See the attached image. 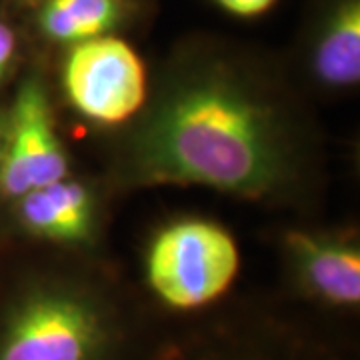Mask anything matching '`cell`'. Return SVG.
Listing matches in <instances>:
<instances>
[{"instance_id": "6da1fadb", "label": "cell", "mask_w": 360, "mask_h": 360, "mask_svg": "<svg viewBox=\"0 0 360 360\" xmlns=\"http://www.w3.org/2000/svg\"><path fill=\"white\" fill-rule=\"evenodd\" d=\"M130 172L146 184H196L260 198L290 174L284 130L270 104L232 70L176 78L132 142Z\"/></svg>"}, {"instance_id": "7a4b0ae2", "label": "cell", "mask_w": 360, "mask_h": 360, "mask_svg": "<svg viewBox=\"0 0 360 360\" xmlns=\"http://www.w3.org/2000/svg\"><path fill=\"white\" fill-rule=\"evenodd\" d=\"M124 322L101 295L44 284L0 310V360H120Z\"/></svg>"}, {"instance_id": "3957f363", "label": "cell", "mask_w": 360, "mask_h": 360, "mask_svg": "<svg viewBox=\"0 0 360 360\" xmlns=\"http://www.w3.org/2000/svg\"><path fill=\"white\" fill-rule=\"evenodd\" d=\"M240 252L208 220H180L158 232L146 255V283L170 310L191 312L219 300L234 283Z\"/></svg>"}, {"instance_id": "277c9868", "label": "cell", "mask_w": 360, "mask_h": 360, "mask_svg": "<svg viewBox=\"0 0 360 360\" xmlns=\"http://www.w3.org/2000/svg\"><path fill=\"white\" fill-rule=\"evenodd\" d=\"M63 86L82 116L120 124L144 106L146 68L129 42L106 34L68 46Z\"/></svg>"}, {"instance_id": "5b68a950", "label": "cell", "mask_w": 360, "mask_h": 360, "mask_svg": "<svg viewBox=\"0 0 360 360\" xmlns=\"http://www.w3.org/2000/svg\"><path fill=\"white\" fill-rule=\"evenodd\" d=\"M68 179V158L56 134L49 94L37 77L25 80L14 101L11 134L2 153L0 182L6 196Z\"/></svg>"}, {"instance_id": "8992f818", "label": "cell", "mask_w": 360, "mask_h": 360, "mask_svg": "<svg viewBox=\"0 0 360 360\" xmlns=\"http://www.w3.org/2000/svg\"><path fill=\"white\" fill-rule=\"evenodd\" d=\"M302 286L324 307L352 310L360 302V255L336 238L292 232L286 236Z\"/></svg>"}, {"instance_id": "52a82bcc", "label": "cell", "mask_w": 360, "mask_h": 360, "mask_svg": "<svg viewBox=\"0 0 360 360\" xmlns=\"http://www.w3.org/2000/svg\"><path fill=\"white\" fill-rule=\"evenodd\" d=\"M20 220L28 231L46 240L82 243L94 229V200L86 186L75 180H56L22 194Z\"/></svg>"}, {"instance_id": "ba28073f", "label": "cell", "mask_w": 360, "mask_h": 360, "mask_svg": "<svg viewBox=\"0 0 360 360\" xmlns=\"http://www.w3.org/2000/svg\"><path fill=\"white\" fill-rule=\"evenodd\" d=\"M310 65L322 84L347 89L360 78V0H335L322 18Z\"/></svg>"}, {"instance_id": "9c48e42d", "label": "cell", "mask_w": 360, "mask_h": 360, "mask_svg": "<svg viewBox=\"0 0 360 360\" xmlns=\"http://www.w3.org/2000/svg\"><path fill=\"white\" fill-rule=\"evenodd\" d=\"M122 16V0H44L39 26L46 39L70 46L110 34Z\"/></svg>"}, {"instance_id": "30bf717a", "label": "cell", "mask_w": 360, "mask_h": 360, "mask_svg": "<svg viewBox=\"0 0 360 360\" xmlns=\"http://www.w3.org/2000/svg\"><path fill=\"white\" fill-rule=\"evenodd\" d=\"M155 360H310L304 348L292 345H260L252 340H198L167 348ZM322 360V359H321Z\"/></svg>"}, {"instance_id": "8fae6325", "label": "cell", "mask_w": 360, "mask_h": 360, "mask_svg": "<svg viewBox=\"0 0 360 360\" xmlns=\"http://www.w3.org/2000/svg\"><path fill=\"white\" fill-rule=\"evenodd\" d=\"M217 2L226 13L248 18V16H258L270 11L276 0H217Z\"/></svg>"}, {"instance_id": "7c38bea8", "label": "cell", "mask_w": 360, "mask_h": 360, "mask_svg": "<svg viewBox=\"0 0 360 360\" xmlns=\"http://www.w3.org/2000/svg\"><path fill=\"white\" fill-rule=\"evenodd\" d=\"M14 54H16V34L11 26L0 20V82L11 70Z\"/></svg>"}, {"instance_id": "4fadbf2b", "label": "cell", "mask_w": 360, "mask_h": 360, "mask_svg": "<svg viewBox=\"0 0 360 360\" xmlns=\"http://www.w3.org/2000/svg\"><path fill=\"white\" fill-rule=\"evenodd\" d=\"M2 153H4V148H2V142H0V165H2Z\"/></svg>"}]
</instances>
